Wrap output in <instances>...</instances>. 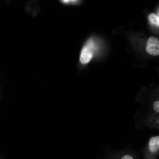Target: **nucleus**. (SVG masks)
Returning a JSON list of instances; mask_svg holds the SVG:
<instances>
[{
    "mask_svg": "<svg viewBox=\"0 0 159 159\" xmlns=\"http://www.w3.org/2000/svg\"><path fill=\"white\" fill-rule=\"evenodd\" d=\"M153 108L154 110L158 113L159 112V101H156L153 104Z\"/></svg>",
    "mask_w": 159,
    "mask_h": 159,
    "instance_id": "obj_6",
    "label": "nucleus"
},
{
    "mask_svg": "<svg viewBox=\"0 0 159 159\" xmlns=\"http://www.w3.org/2000/svg\"><path fill=\"white\" fill-rule=\"evenodd\" d=\"M159 149V136L151 137L148 143V151L150 156L153 157L157 155Z\"/></svg>",
    "mask_w": 159,
    "mask_h": 159,
    "instance_id": "obj_3",
    "label": "nucleus"
},
{
    "mask_svg": "<svg viewBox=\"0 0 159 159\" xmlns=\"http://www.w3.org/2000/svg\"><path fill=\"white\" fill-rule=\"evenodd\" d=\"M118 159H134V158L131 155L126 154L122 156Z\"/></svg>",
    "mask_w": 159,
    "mask_h": 159,
    "instance_id": "obj_7",
    "label": "nucleus"
},
{
    "mask_svg": "<svg viewBox=\"0 0 159 159\" xmlns=\"http://www.w3.org/2000/svg\"><path fill=\"white\" fill-rule=\"evenodd\" d=\"M59 1L63 5L74 6L80 5L83 2L82 1L79 0H61Z\"/></svg>",
    "mask_w": 159,
    "mask_h": 159,
    "instance_id": "obj_4",
    "label": "nucleus"
},
{
    "mask_svg": "<svg viewBox=\"0 0 159 159\" xmlns=\"http://www.w3.org/2000/svg\"><path fill=\"white\" fill-rule=\"evenodd\" d=\"M146 51L150 55L156 56L159 54V41L154 37H151L148 39Z\"/></svg>",
    "mask_w": 159,
    "mask_h": 159,
    "instance_id": "obj_2",
    "label": "nucleus"
},
{
    "mask_svg": "<svg viewBox=\"0 0 159 159\" xmlns=\"http://www.w3.org/2000/svg\"><path fill=\"white\" fill-rule=\"evenodd\" d=\"M97 44L94 35H91L85 40L80 52L79 63L80 65H86L91 61L98 49Z\"/></svg>",
    "mask_w": 159,
    "mask_h": 159,
    "instance_id": "obj_1",
    "label": "nucleus"
},
{
    "mask_svg": "<svg viewBox=\"0 0 159 159\" xmlns=\"http://www.w3.org/2000/svg\"><path fill=\"white\" fill-rule=\"evenodd\" d=\"M148 19L150 22L153 24L159 26V16L154 13L150 14L148 16Z\"/></svg>",
    "mask_w": 159,
    "mask_h": 159,
    "instance_id": "obj_5",
    "label": "nucleus"
}]
</instances>
